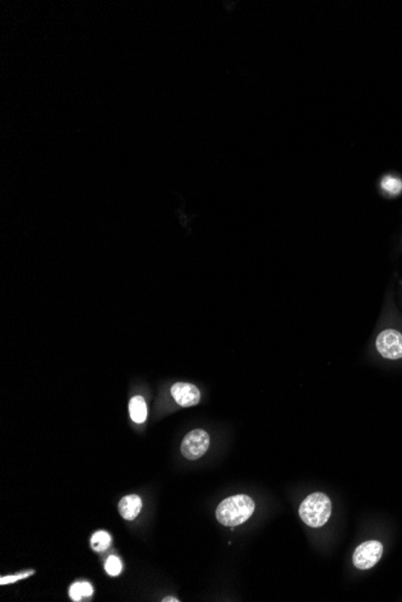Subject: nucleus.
Returning a JSON list of instances; mask_svg holds the SVG:
<instances>
[{
	"mask_svg": "<svg viewBox=\"0 0 402 602\" xmlns=\"http://www.w3.org/2000/svg\"><path fill=\"white\" fill-rule=\"evenodd\" d=\"M256 504L251 497L238 495L224 499L216 510V518L224 527H236L251 518Z\"/></svg>",
	"mask_w": 402,
	"mask_h": 602,
	"instance_id": "1",
	"label": "nucleus"
},
{
	"mask_svg": "<svg viewBox=\"0 0 402 602\" xmlns=\"http://www.w3.org/2000/svg\"><path fill=\"white\" fill-rule=\"evenodd\" d=\"M332 504L327 495L312 493L302 502L299 515L302 522L311 528H320L330 518Z\"/></svg>",
	"mask_w": 402,
	"mask_h": 602,
	"instance_id": "2",
	"label": "nucleus"
},
{
	"mask_svg": "<svg viewBox=\"0 0 402 602\" xmlns=\"http://www.w3.org/2000/svg\"><path fill=\"white\" fill-rule=\"evenodd\" d=\"M383 552L384 547L380 541H365L359 544L353 553V564L356 569L361 571L372 569L373 566H376L378 561H381Z\"/></svg>",
	"mask_w": 402,
	"mask_h": 602,
	"instance_id": "3",
	"label": "nucleus"
},
{
	"mask_svg": "<svg viewBox=\"0 0 402 602\" xmlns=\"http://www.w3.org/2000/svg\"><path fill=\"white\" fill-rule=\"evenodd\" d=\"M375 345L382 358L391 361L401 360L402 333L394 328H387L378 333Z\"/></svg>",
	"mask_w": 402,
	"mask_h": 602,
	"instance_id": "4",
	"label": "nucleus"
},
{
	"mask_svg": "<svg viewBox=\"0 0 402 602\" xmlns=\"http://www.w3.org/2000/svg\"><path fill=\"white\" fill-rule=\"evenodd\" d=\"M211 439L204 429H193L185 436L181 444V452L189 461H197L209 449Z\"/></svg>",
	"mask_w": 402,
	"mask_h": 602,
	"instance_id": "5",
	"label": "nucleus"
},
{
	"mask_svg": "<svg viewBox=\"0 0 402 602\" xmlns=\"http://www.w3.org/2000/svg\"><path fill=\"white\" fill-rule=\"evenodd\" d=\"M171 395L180 407H195L200 403L201 392L193 384L176 382L171 386Z\"/></svg>",
	"mask_w": 402,
	"mask_h": 602,
	"instance_id": "6",
	"label": "nucleus"
},
{
	"mask_svg": "<svg viewBox=\"0 0 402 602\" xmlns=\"http://www.w3.org/2000/svg\"><path fill=\"white\" fill-rule=\"evenodd\" d=\"M143 509V500L138 495H127L118 504V512L126 521H134Z\"/></svg>",
	"mask_w": 402,
	"mask_h": 602,
	"instance_id": "7",
	"label": "nucleus"
},
{
	"mask_svg": "<svg viewBox=\"0 0 402 602\" xmlns=\"http://www.w3.org/2000/svg\"><path fill=\"white\" fill-rule=\"evenodd\" d=\"M129 412L130 417L135 424H143L147 417V407L145 399L140 395H136L134 398L130 399Z\"/></svg>",
	"mask_w": 402,
	"mask_h": 602,
	"instance_id": "8",
	"label": "nucleus"
},
{
	"mask_svg": "<svg viewBox=\"0 0 402 602\" xmlns=\"http://www.w3.org/2000/svg\"><path fill=\"white\" fill-rule=\"evenodd\" d=\"M69 595L74 601H81L84 598H91L93 595V587L89 582H76L69 590Z\"/></svg>",
	"mask_w": 402,
	"mask_h": 602,
	"instance_id": "9",
	"label": "nucleus"
},
{
	"mask_svg": "<svg viewBox=\"0 0 402 602\" xmlns=\"http://www.w3.org/2000/svg\"><path fill=\"white\" fill-rule=\"evenodd\" d=\"M111 541L112 539H111L109 532H97L92 536L91 546L96 552H104L111 546Z\"/></svg>",
	"mask_w": 402,
	"mask_h": 602,
	"instance_id": "10",
	"label": "nucleus"
},
{
	"mask_svg": "<svg viewBox=\"0 0 402 602\" xmlns=\"http://www.w3.org/2000/svg\"><path fill=\"white\" fill-rule=\"evenodd\" d=\"M382 188L390 195H400L402 192V181L394 176H387L382 179Z\"/></svg>",
	"mask_w": 402,
	"mask_h": 602,
	"instance_id": "11",
	"label": "nucleus"
},
{
	"mask_svg": "<svg viewBox=\"0 0 402 602\" xmlns=\"http://www.w3.org/2000/svg\"><path fill=\"white\" fill-rule=\"evenodd\" d=\"M105 570L110 576H118L122 571V563L117 556H110L105 563Z\"/></svg>",
	"mask_w": 402,
	"mask_h": 602,
	"instance_id": "12",
	"label": "nucleus"
},
{
	"mask_svg": "<svg viewBox=\"0 0 402 602\" xmlns=\"http://www.w3.org/2000/svg\"><path fill=\"white\" fill-rule=\"evenodd\" d=\"M34 571H30V572L21 573V575H15V576H8V577H1L0 578V584L1 586H4V584H10V583H13V582L20 581L22 578L28 577L30 575H33Z\"/></svg>",
	"mask_w": 402,
	"mask_h": 602,
	"instance_id": "13",
	"label": "nucleus"
},
{
	"mask_svg": "<svg viewBox=\"0 0 402 602\" xmlns=\"http://www.w3.org/2000/svg\"><path fill=\"white\" fill-rule=\"evenodd\" d=\"M162 601H163V602H170V601L179 602V601H180V600H177V598H164V600H162Z\"/></svg>",
	"mask_w": 402,
	"mask_h": 602,
	"instance_id": "14",
	"label": "nucleus"
}]
</instances>
